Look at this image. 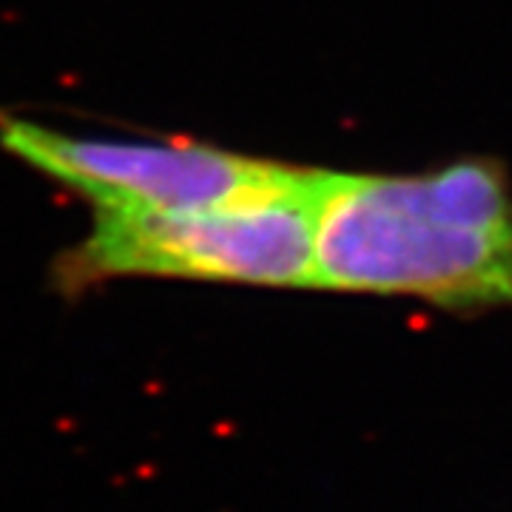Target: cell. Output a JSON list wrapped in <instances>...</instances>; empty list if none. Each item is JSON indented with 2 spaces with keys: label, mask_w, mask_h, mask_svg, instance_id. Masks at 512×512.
<instances>
[{
  "label": "cell",
  "mask_w": 512,
  "mask_h": 512,
  "mask_svg": "<svg viewBox=\"0 0 512 512\" xmlns=\"http://www.w3.org/2000/svg\"><path fill=\"white\" fill-rule=\"evenodd\" d=\"M313 288L512 308V188L493 163L430 174L322 171Z\"/></svg>",
  "instance_id": "obj_1"
},
{
  "label": "cell",
  "mask_w": 512,
  "mask_h": 512,
  "mask_svg": "<svg viewBox=\"0 0 512 512\" xmlns=\"http://www.w3.org/2000/svg\"><path fill=\"white\" fill-rule=\"evenodd\" d=\"M322 171L279 200L202 214L94 211L92 231L57 259L63 291L157 276L222 285L313 288V234Z\"/></svg>",
  "instance_id": "obj_2"
},
{
  "label": "cell",
  "mask_w": 512,
  "mask_h": 512,
  "mask_svg": "<svg viewBox=\"0 0 512 512\" xmlns=\"http://www.w3.org/2000/svg\"><path fill=\"white\" fill-rule=\"evenodd\" d=\"M0 148L94 211L123 214H202L279 200L313 171L191 140L80 137L3 111Z\"/></svg>",
  "instance_id": "obj_3"
}]
</instances>
